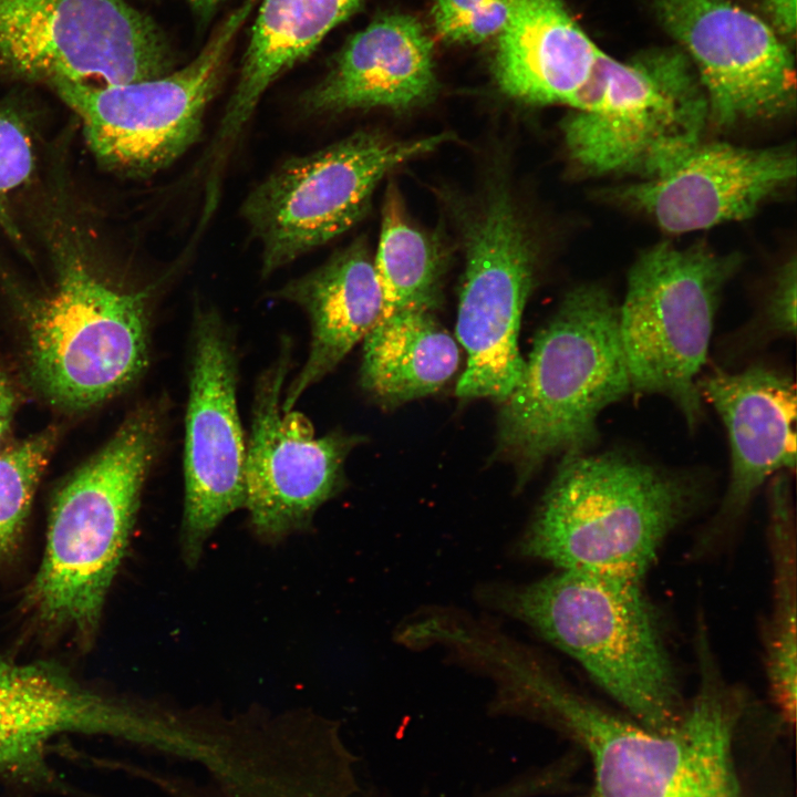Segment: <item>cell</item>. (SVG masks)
Returning <instances> with one entry per match:
<instances>
[{
    "label": "cell",
    "instance_id": "1",
    "mask_svg": "<svg viewBox=\"0 0 797 797\" xmlns=\"http://www.w3.org/2000/svg\"><path fill=\"white\" fill-rule=\"evenodd\" d=\"M696 649L698 687L670 732L612 714L524 654L504 666L501 707L538 718L586 753L591 784L576 797H746L735 745L743 701L705 635Z\"/></svg>",
    "mask_w": 797,
    "mask_h": 797
},
{
    "label": "cell",
    "instance_id": "2",
    "mask_svg": "<svg viewBox=\"0 0 797 797\" xmlns=\"http://www.w3.org/2000/svg\"><path fill=\"white\" fill-rule=\"evenodd\" d=\"M702 495L691 474L629 453L566 455L520 550L561 570L641 580Z\"/></svg>",
    "mask_w": 797,
    "mask_h": 797
},
{
    "label": "cell",
    "instance_id": "3",
    "mask_svg": "<svg viewBox=\"0 0 797 797\" xmlns=\"http://www.w3.org/2000/svg\"><path fill=\"white\" fill-rule=\"evenodd\" d=\"M632 391L619 306L604 287L580 284L536 334L501 402L497 452L524 485L548 458L590 451L601 413Z\"/></svg>",
    "mask_w": 797,
    "mask_h": 797
},
{
    "label": "cell",
    "instance_id": "4",
    "mask_svg": "<svg viewBox=\"0 0 797 797\" xmlns=\"http://www.w3.org/2000/svg\"><path fill=\"white\" fill-rule=\"evenodd\" d=\"M640 581L559 569L506 591L500 603L576 660L636 723L665 733L686 704Z\"/></svg>",
    "mask_w": 797,
    "mask_h": 797
},
{
    "label": "cell",
    "instance_id": "5",
    "mask_svg": "<svg viewBox=\"0 0 797 797\" xmlns=\"http://www.w3.org/2000/svg\"><path fill=\"white\" fill-rule=\"evenodd\" d=\"M162 428L159 408L139 406L56 493L43 561L30 591L44 622L82 634L95 629Z\"/></svg>",
    "mask_w": 797,
    "mask_h": 797
},
{
    "label": "cell",
    "instance_id": "6",
    "mask_svg": "<svg viewBox=\"0 0 797 797\" xmlns=\"http://www.w3.org/2000/svg\"><path fill=\"white\" fill-rule=\"evenodd\" d=\"M562 122L571 159L591 175L659 177L700 143L710 123L698 75L680 46L629 61L600 50Z\"/></svg>",
    "mask_w": 797,
    "mask_h": 797
},
{
    "label": "cell",
    "instance_id": "7",
    "mask_svg": "<svg viewBox=\"0 0 797 797\" xmlns=\"http://www.w3.org/2000/svg\"><path fill=\"white\" fill-rule=\"evenodd\" d=\"M53 291L27 319L29 373L53 404L90 408L132 385L148 364V290L110 283L61 248Z\"/></svg>",
    "mask_w": 797,
    "mask_h": 797
},
{
    "label": "cell",
    "instance_id": "8",
    "mask_svg": "<svg viewBox=\"0 0 797 797\" xmlns=\"http://www.w3.org/2000/svg\"><path fill=\"white\" fill-rule=\"evenodd\" d=\"M739 258L661 242L632 265L619 330L632 390L669 398L687 426L703 415L698 380L721 292Z\"/></svg>",
    "mask_w": 797,
    "mask_h": 797
},
{
    "label": "cell",
    "instance_id": "9",
    "mask_svg": "<svg viewBox=\"0 0 797 797\" xmlns=\"http://www.w3.org/2000/svg\"><path fill=\"white\" fill-rule=\"evenodd\" d=\"M451 139L447 134L395 141L360 132L291 157L245 199L241 215L261 246L267 277L352 228L381 179L396 166Z\"/></svg>",
    "mask_w": 797,
    "mask_h": 797
},
{
    "label": "cell",
    "instance_id": "10",
    "mask_svg": "<svg viewBox=\"0 0 797 797\" xmlns=\"http://www.w3.org/2000/svg\"><path fill=\"white\" fill-rule=\"evenodd\" d=\"M248 0L183 69L115 85H50L79 116L92 153L105 167L147 177L172 165L199 138L228 48L248 17Z\"/></svg>",
    "mask_w": 797,
    "mask_h": 797
},
{
    "label": "cell",
    "instance_id": "11",
    "mask_svg": "<svg viewBox=\"0 0 797 797\" xmlns=\"http://www.w3.org/2000/svg\"><path fill=\"white\" fill-rule=\"evenodd\" d=\"M170 66L157 28L123 0H0V71L9 75L115 85Z\"/></svg>",
    "mask_w": 797,
    "mask_h": 797
},
{
    "label": "cell",
    "instance_id": "12",
    "mask_svg": "<svg viewBox=\"0 0 797 797\" xmlns=\"http://www.w3.org/2000/svg\"><path fill=\"white\" fill-rule=\"evenodd\" d=\"M466 267L456 338L466 368L456 384L460 398L503 402L518 382L521 315L534 283L531 241L509 195L496 190L466 229Z\"/></svg>",
    "mask_w": 797,
    "mask_h": 797
},
{
    "label": "cell",
    "instance_id": "13",
    "mask_svg": "<svg viewBox=\"0 0 797 797\" xmlns=\"http://www.w3.org/2000/svg\"><path fill=\"white\" fill-rule=\"evenodd\" d=\"M291 343L256 385L245 458V504L255 531L279 539L309 525L321 505L344 483V465L361 436L339 431L317 437L310 421L282 408L291 368Z\"/></svg>",
    "mask_w": 797,
    "mask_h": 797
},
{
    "label": "cell",
    "instance_id": "14",
    "mask_svg": "<svg viewBox=\"0 0 797 797\" xmlns=\"http://www.w3.org/2000/svg\"><path fill=\"white\" fill-rule=\"evenodd\" d=\"M689 56L720 128L788 115L796 106L794 56L783 38L731 0H649Z\"/></svg>",
    "mask_w": 797,
    "mask_h": 797
},
{
    "label": "cell",
    "instance_id": "15",
    "mask_svg": "<svg viewBox=\"0 0 797 797\" xmlns=\"http://www.w3.org/2000/svg\"><path fill=\"white\" fill-rule=\"evenodd\" d=\"M238 358L214 310H198L185 421L182 545L197 562L206 539L245 504L246 442L237 405Z\"/></svg>",
    "mask_w": 797,
    "mask_h": 797
},
{
    "label": "cell",
    "instance_id": "16",
    "mask_svg": "<svg viewBox=\"0 0 797 797\" xmlns=\"http://www.w3.org/2000/svg\"><path fill=\"white\" fill-rule=\"evenodd\" d=\"M66 733L108 735L167 756L182 739L177 717L100 695L51 666L0 661V772L45 776V747Z\"/></svg>",
    "mask_w": 797,
    "mask_h": 797
},
{
    "label": "cell",
    "instance_id": "17",
    "mask_svg": "<svg viewBox=\"0 0 797 797\" xmlns=\"http://www.w3.org/2000/svg\"><path fill=\"white\" fill-rule=\"evenodd\" d=\"M796 177L789 145L765 148L700 143L665 174L612 188L608 196L644 213L671 234L752 217Z\"/></svg>",
    "mask_w": 797,
    "mask_h": 797
},
{
    "label": "cell",
    "instance_id": "18",
    "mask_svg": "<svg viewBox=\"0 0 797 797\" xmlns=\"http://www.w3.org/2000/svg\"><path fill=\"white\" fill-rule=\"evenodd\" d=\"M698 390L721 417L731 454L729 480L708 538L733 525L767 479L795 469L797 398L793 379L764 363L715 370L700 377Z\"/></svg>",
    "mask_w": 797,
    "mask_h": 797
},
{
    "label": "cell",
    "instance_id": "19",
    "mask_svg": "<svg viewBox=\"0 0 797 797\" xmlns=\"http://www.w3.org/2000/svg\"><path fill=\"white\" fill-rule=\"evenodd\" d=\"M276 296L299 306L308 315L311 331L304 364L282 397V408L289 412L376 324L383 294L373 257L360 239L309 273L289 281Z\"/></svg>",
    "mask_w": 797,
    "mask_h": 797
},
{
    "label": "cell",
    "instance_id": "20",
    "mask_svg": "<svg viewBox=\"0 0 797 797\" xmlns=\"http://www.w3.org/2000/svg\"><path fill=\"white\" fill-rule=\"evenodd\" d=\"M435 91L432 44L421 24L390 15L358 33L334 68L303 96L314 113L424 103Z\"/></svg>",
    "mask_w": 797,
    "mask_h": 797
},
{
    "label": "cell",
    "instance_id": "21",
    "mask_svg": "<svg viewBox=\"0 0 797 797\" xmlns=\"http://www.w3.org/2000/svg\"><path fill=\"white\" fill-rule=\"evenodd\" d=\"M599 52L561 0H516L499 33L497 83L527 103L571 106Z\"/></svg>",
    "mask_w": 797,
    "mask_h": 797
},
{
    "label": "cell",
    "instance_id": "22",
    "mask_svg": "<svg viewBox=\"0 0 797 797\" xmlns=\"http://www.w3.org/2000/svg\"><path fill=\"white\" fill-rule=\"evenodd\" d=\"M362 0H262L238 84L220 123L219 141L235 138L261 95L304 59Z\"/></svg>",
    "mask_w": 797,
    "mask_h": 797
},
{
    "label": "cell",
    "instance_id": "23",
    "mask_svg": "<svg viewBox=\"0 0 797 797\" xmlns=\"http://www.w3.org/2000/svg\"><path fill=\"white\" fill-rule=\"evenodd\" d=\"M459 349L433 310H402L363 339L362 387L387 405L435 393L456 373Z\"/></svg>",
    "mask_w": 797,
    "mask_h": 797
},
{
    "label": "cell",
    "instance_id": "24",
    "mask_svg": "<svg viewBox=\"0 0 797 797\" xmlns=\"http://www.w3.org/2000/svg\"><path fill=\"white\" fill-rule=\"evenodd\" d=\"M788 472L772 477L768 490V544L773 567L772 613L765 634V667L772 702L780 721L796 722L797 558L796 528Z\"/></svg>",
    "mask_w": 797,
    "mask_h": 797
},
{
    "label": "cell",
    "instance_id": "25",
    "mask_svg": "<svg viewBox=\"0 0 797 797\" xmlns=\"http://www.w3.org/2000/svg\"><path fill=\"white\" fill-rule=\"evenodd\" d=\"M373 261L383 294L379 320L402 310H435L441 296L442 253L434 239L407 219L393 192L384 203Z\"/></svg>",
    "mask_w": 797,
    "mask_h": 797
},
{
    "label": "cell",
    "instance_id": "26",
    "mask_svg": "<svg viewBox=\"0 0 797 797\" xmlns=\"http://www.w3.org/2000/svg\"><path fill=\"white\" fill-rule=\"evenodd\" d=\"M55 437L48 429L0 453V558L17 545Z\"/></svg>",
    "mask_w": 797,
    "mask_h": 797
},
{
    "label": "cell",
    "instance_id": "27",
    "mask_svg": "<svg viewBox=\"0 0 797 797\" xmlns=\"http://www.w3.org/2000/svg\"><path fill=\"white\" fill-rule=\"evenodd\" d=\"M516 0H435L438 33L456 42H480L499 34L511 17Z\"/></svg>",
    "mask_w": 797,
    "mask_h": 797
},
{
    "label": "cell",
    "instance_id": "28",
    "mask_svg": "<svg viewBox=\"0 0 797 797\" xmlns=\"http://www.w3.org/2000/svg\"><path fill=\"white\" fill-rule=\"evenodd\" d=\"M33 151L25 124L13 111L0 106V225L15 241L20 235L8 213V198L32 175Z\"/></svg>",
    "mask_w": 797,
    "mask_h": 797
},
{
    "label": "cell",
    "instance_id": "29",
    "mask_svg": "<svg viewBox=\"0 0 797 797\" xmlns=\"http://www.w3.org/2000/svg\"><path fill=\"white\" fill-rule=\"evenodd\" d=\"M796 268L794 257L777 273L759 329L763 337H794L796 333Z\"/></svg>",
    "mask_w": 797,
    "mask_h": 797
},
{
    "label": "cell",
    "instance_id": "30",
    "mask_svg": "<svg viewBox=\"0 0 797 797\" xmlns=\"http://www.w3.org/2000/svg\"><path fill=\"white\" fill-rule=\"evenodd\" d=\"M770 27L779 37L794 38L796 32V0H764Z\"/></svg>",
    "mask_w": 797,
    "mask_h": 797
},
{
    "label": "cell",
    "instance_id": "31",
    "mask_svg": "<svg viewBox=\"0 0 797 797\" xmlns=\"http://www.w3.org/2000/svg\"><path fill=\"white\" fill-rule=\"evenodd\" d=\"M17 406L14 389L0 368V446L8 434Z\"/></svg>",
    "mask_w": 797,
    "mask_h": 797
},
{
    "label": "cell",
    "instance_id": "32",
    "mask_svg": "<svg viewBox=\"0 0 797 797\" xmlns=\"http://www.w3.org/2000/svg\"><path fill=\"white\" fill-rule=\"evenodd\" d=\"M192 1L200 7H207V6H210L214 2H216L217 0H192Z\"/></svg>",
    "mask_w": 797,
    "mask_h": 797
}]
</instances>
